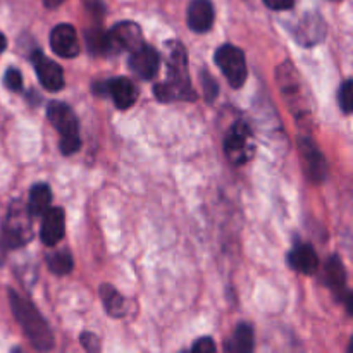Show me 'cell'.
Masks as SVG:
<instances>
[{
    "label": "cell",
    "mask_w": 353,
    "mask_h": 353,
    "mask_svg": "<svg viewBox=\"0 0 353 353\" xmlns=\"http://www.w3.org/2000/svg\"><path fill=\"white\" fill-rule=\"evenodd\" d=\"M333 2H340V0H333Z\"/></svg>",
    "instance_id": "32"
},
{
    "label": "cell",
    "mask_w": 353,
    "mask_h": 353,
    "mask_svg": "<svg viewBox=\"0 0 353 353\" xmlns=\"http://www.w3.org/2000/svg\"><path fill=\"white\" fill-rule=\"evenodd\" d=\"M214 6L210 0H192L186 12L188 28L195 33H207L214 26Z\"/></svg>",
    "instance_id": "16"
},
{
    "label": "cell",
    "mask_w": 353,
    "mask_h": 353,
    "mask_svg": "<svg viewBox=\"0 0 353 353\" xmlns=\"http://www.w3.org/2000/svg\"><path fill=\"white\" fill-rule=\"evenodd\" d=\"M102 90L114 100V105L121 110H126L137 102L138 92L133 81L128 78H112L102 85Z\"/></svg>",
    "instance_id": "14"
},
{
    "label": "cell",
    "mask_w": 353,
    "mask_h": 353,
    "mask_svg": "<svg viewBox=\"0 0 353 353\" xmlns=\"http://www.w3.org/2000/svg\"><path fill=\"white\" fill-rule=\"evenodd\" d=\"M31 214L28 207H24L19 200L12 202L7 210V217L3 221L2 238L6 247L19 248L24 247L33 238V224H31Z\"/></svg>",
    "instance_id": "5"
},
{
    "label": "cell",
    "mask_w": 353,
    "mask_h": 353,
    "mask_svg": "<svg viewBox=\"0 0 353 353\" xmlns=\"http://www.w3.org/2000/svg\"><path fill=\"white\" fill-rule=\"evenodd\" d=\"M41 217H43L40 230L41 243L47 247H55L64 238V210L59 207H48Z\"/></svg>",
    "instance_id": "13"
},
{
    "label": "cell",
    "mask_w": 353,
    "mask_h": 353,
    "mask_svg": "<svg viewBox=\"0 0 353 353\" xmlns=\"http://www.w3.org/2000/svg\"><path fill=\"white\" fill-rule=\"evenodd\" d=\"M31 62H33V68L37 71L38 79H40L41 86L45 90H48V92H59L64 86V72H62V68L57 62L48 59L43 52L38 50V48L33 50Z\"/></svg>",
    "instance_id": "9"
},
{
    "label": "cell",
    "mask_w": 353,
    "mask_h": 353,
    "mask_svg": "<svg viewBox=\"0 0 353 353\" xmlns=\"http://www.w3.org/2000/svg\"><path fill=\"white\" fill-rule=\"evenodd\" d=\"M276 83H278L283 99L286 100L290 110L296 119L310 116V100L307 95V88L296 69L292 65V62H283L278 65Z\"/></svg>",
    "instance_id": "3"
},
{
    "label": "cell",
    "mask_w": 353,
    "mask_h": 353,
    "mask_svg": "<svg viewBox=\"0 0 353 353\" xmlns=\"http://www.w3.org/2000/svg\"><path fill=\"white\" fill-rule=\"evenodd\" d=\"M168 78L154 86L155 99L161 102H195L199 99L188 74V57L179 41H168Z\"/></svg>",
    "instance_id": "1"
},
{
    "label": "cell",
    "mask_w": 353,
    "mask_h": 353,
    "mask_svg": "<svg viewBox=\"0 0 353 353\" xmlns=\"http://www.w3.org/2000/svg\"><path fill=\"white\" fill-rule=\"evenodd\" d=\"M338 103H340L341 110L345 114L352 112L353 105V81L352 79H345L343 85L340 86V93H338Z\"/></svg>",
    "instance_id": "24"
},
{
    "label": "cell",
    "mask_w": 353,
    "mask_h": 353,
    "mask_svg": "<svg viewBox=\"0 0 353 353\" xmlns=\"http://www.w3.org/2000/svg\"><path fill=\"white\" fill-rule=\"evenodd\" d=\"M107 33V48L109 54H116V52H133L137 50L140 45H143V34H141V28L133 21H123V23L116 24L110 28Z\"/></svg>",
    "instance_id": "8"
},
{
    "label": "cell",
    "mask_w": 353,
    "mask_h": 353,
    "mask_svg": "<svg viewBox=\"0 0 353 353\" xmlns=\"http://www.w3.org/2000/svg\"><path fill=\"white\" fill-rule=\"evenodd\" d=\"M3 85L6 88H9L10 92H21L23 88V76L17 69L10 68L6 71V78H3Z\"/></svg>",
    "instance_id": "25"
},
{
    "label": "cell",
    "mask_w": 353,
    "mask_h": 353,
    "mask_svg": "<svg viewBox=\"0 0 353 353\" xmlns=\"http://www.w3.org/2000/svg\"><path fill=\"white\" fill-rule=\"evenodd\" d=\"M264 3L271 10H290L295 6V0H264Z\"/></svg>",
    "instance_id": "29"
},
{
    "label": "cell",
    "mask_w": 353,
    "mask_h": 353,
    "mask_svg": "<svg viewBox=\"0 0 353 353\" xmlns=\"http://www.w3.org/2000/svg\"><path fill=\"white\" fill-rule=\"evenodd\" d=\"M288 262L296 272L314 274L319 269V257L310 245H296L288 255Z\"/></svg>",
    "instance_id": "18"
},
{
    "label": "cell",
    "mask_w": 353,
    "mask_h": 353,
    "mask_svg": "<svg viewBox=\"0 0 353 353\" xmlns=\"http://www.w3.org/2000/svg\"><path fill=\"white\" fill-rule=\"evenodd\" d=\"M9 302L14 317L21 324L31 345L40 352L52 350L54 348V334H52L47 321L40 316V312L34 309L33 303L28 302L26 299H23L14 290H9Z\"/></svg>",
    "instance_id": "2"
},
{
    "label": "cell",
    "mask_w": 353,
    "mask_h": 353,
    "mask_svg": "<svg viewBox=\"0 0 353 353\" xmlns=\"http://www.w3.org/2000/svg\"><path fill=\"white\" fill-rule=\"evenodd\" d=\"M214 61L219 65L221 72L226 76L228 83L233 88H241L247 81V59L241 48L234 47V45H223L217 48Z\"/></svg>",
    "instance_id": "6"
},
{
    "label": "cell",
    "mask_w": 353,
    "mask_h": 353,
    "mask_svg": "<svg viewBox=\"0 0 353 353\" xmlns=\"http://www.w3.org/2000/svg\"><path fill=\"white\" fill-rule=\"evenodd\" d=\"M202 83H203V95H205V100L207 102H214V99L217 97V90H219L217 81L209 74V72L203 71L202 72Z\"/></svg>",
    "instance_id": "26"
},
{
    "label": "cell",
    "mask_w": 353,
    "mask_h": 353,
    "mask_svg": "<svg viewBox=\"0 0 353 353\" xmlns=\"http://www.w3.org/2000/svg\"><path fill=\"white\" fill-rule=\"evenodd\" d=\"M62 2H64V0H43L45 7H48V9H55V7L61 6Z\"/></svg>",
    "instance_id": "30"
},
{
    "label": "cell",
    "mask_w": 353,
    "mask_h": 353,
    "mask_svg": "<svg viewBox=\"0 0 353 353\" xmlns=\"http://www.w3.org/2000/svg\"><path fill=\"white\" fill-rule=\"evenodd\" d=\"M192 352L212 353V352H216V343H214L210 338H199V340L192 345Z\"/></svg>",
    "instance_id": "27"
},
{
    "label": "cell",
    "mask_w": 353,
    "mask_h": 353,
    "mask_svg": "<svg viewBox=\"0 0 353 353\" xmlns=\"http://www.w3.org/2000/svg\"><path fill=\"white\" fill-rule=\"evenodd\" d=\"M252 130L248 128L247 123L238 121L231 126L230 133H228L226 140H224V152L226 157L230 159L231 164L241 165L248 162L254 155V147L250 145Z\"/></svg>",
    "instance_id": "7"
},
{
    "label": "cell",
    "mask_w": 353,
    "mask_h": 353,
    "mask_svg": "<svg viewBox=\"0 0 353 353\" xmlns=\"http://www.w3.org/2000/svg\"><path fill=\"white\" fill-rule=\"evenodd\" d=\"M323 281L326 283L327 288L333 290L338 299L347 302L348 312L352 314V292L347 288V272H345V265L338 255H333L324 265Z\"/></svg>",
    "instance_id": "10"
},
{
    "label": "cell",
    "mask_w": 353,
    "mask_h": 353,
    "mask_svg": "<svg viewBox=\"0 0 353 353\" xmlns=\"http://www.w3.org/2000/svg\"><path fill=\"white\" fill-rule=\"evenodd\" d=\"M47 117L50 121L52 126L59 131L61 134V152L64 155L74 154L79 150V140L78 134V117H76L74 110L69 105L62 102H52L47 109Z\"/></svg>",
    "instance_id": "4"
},
{
    "label": "cell",
    "mask_w": 353,
    "mask_h": 353,
    "mask_svg": "<svg viewBox=\"0 0 353 353\" xmlns=\"http://www.w3.org/2000/svg\"><path fill=\"white\" fill-rule=\"evenodd\" d=\"M86 43L90 50L95 54H109L107 48V33L103 30H92L86 31Z\"/></svg>",
    "instance_id": "23"
},
{
    "label": "cell",
    "mask_w": 353,
    "mask_h": 353,
    "mask_svg": "<svg viewBox=\"0 0 353 353\" xmlns=\"http://www.w3.org/2000/svg\"><path fill=\"white\" fill-rule=\"evenodd\" d=\"M81 345L85 347V350L88 352H99L100 350V341L95 334L92 333H83L81 334Z\"/></svg>",
    "instance_id": "28"
},
{
    "label": "cell",
    "mask_w": 353,
    "mask_h": 353,
    "mask_svg": "<svg viewBox=\"0 0 353 353\" xmlns=\"http://www.w3.org/2000/svg\"><path fill=\"white\" fill-rule=\"evenodd\" d=\"M226 352L247 353L254 350V330L250 324H240L234 331L233 338L224 345Z\"/></svg>",
    "instance_id": "21"
},
{
    "label": "cell",
    "mask_w": 353,
    "mask_h": 353,
    "mask_svg": "<svg viewBox=\"0 0 353 353\" xmlns=\"http://www.w3.org/2000/svg\"><path fill=\"white\" fill-rule=\"evenodd\" d=\"M300 148H302L303 165L310 181L321 183L326 178V159L323 157L314 141L310 138H300Z\"/></svg>",
    "instance_id": "15"
},
{
    "label": "cell",
    "mask_w": 353,
    "mask_h": 353,
    "mask_svg": "<svg viewBox=\"0 0 353 353\" xmlns=\"http://www.w3.org/2000/svg\"><path fill=\"white\" fill-rule=\"evenodd\" d=\"M52 202V192L48 188V185L45 183H38L31 188L30 193V202H28V212L31 214V217H40L43 216L45 210L50 207Z\"/></svg>",
    "instance_id": "20"
},
{
    "label": "cell",
    "mask_w": 353,
    "mask_h": 353,
    "mask_svg": "<svg viewBox=\"0 0 353 353\" xmlns=\"http://www.w3.org/2000/svg\"><path fill=\"white\" fill-rule=\"evenodd\" d=\"M50 47L59 57L74 59L79 54V41L71 24H57L50 31Z\"/></svg>",
    "instance_id": "12"
},
{
    "label": "cell",
    "mask_w": 353,
    "mask_h": 353,
    "mask_svg": "<svg viewBox=\"0 0 353 353\" xmlns=\"http://www.w3.org/2000/svg\"><path fill=\"white\" fill-rule=\"evenodd\" d=\"M293 37L303 47H312L326 37V26L319 16L309 14L305 19L296 24V30H293Z\"/></svg>",
    "instance_id": "17"
},
{
    "label": "cell",
    "mask_w": 353,
    "mask_h": 353,
    "mask_svg": "<svg viewBox=\"0 0 353 353\" xmlns=\"http://www.w3.org/2000/svg\"><path fill=\"white\" fill-rule=\"evenodd\" d=\"M161 68V55L152 45H140L137 50L131 52L130 69L141 79H152L157 76Z\"/></svg>",
    "instance_id": "11"
},
{
    "label": "cell",
    "mask_w": 353,
    "mask_h": 353,
    "mask_svg": "<svg viewBox=\"0 0 353 353\" xmlns=\"http://www.w3.org/2000/svg\"><path fill=\"white\" fill-rule=\"evenodd\" d=\"M100 296H102V303L105 307V312L110 317H119L126 316V300L123 299L119 292L110 285L100 286Z\"/></svg>",
    "instance_id": "19"
},
{
    "label": "cell",
    "mask_w": 353,
    "mask_h": 353,
    "mask_svg": "<svg viewBox=\"0 0 353 353\" xmlns=\"http://www.w3.org/2000/svg\"><path fill=\"white\" fill-rule=\"evenodd\" d=\"M47 265H48V269H50V272H54V274H57V276H64V274H69V272L72 271V265H74V262H72L71 254H69L68 250H61V252H54V254L48 255Z\"/></svg>",
    "instance_id": "22"
},
{
    "label": "cell",
    "mask_w": 353,
    "mask_h": 353,
    "mask_svg": "<svg viewBox=\"0 0 353 353\" xmlns=\"http://www.w3.org/2000/svg\"><path fill=\"white\" fill-rule=\"evenodd\" d=\"M7 48V38L3 37V33H0V54Z\"/></svg>",
    "instance_id": "31"
}]
</instances>
